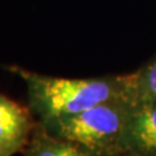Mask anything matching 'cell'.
Returning a JSON list of instances; mask_svg holds the SVG:
<instances>
[{
	"label": "cell",
	"mask_w": 156,
	"mask_h": 156,
	"mask_svg": "<svg viewBox=\"0 0 156 156\" xmlns=\"http://www.w3.org/2000/svg\"><path fill=\"white\" fill-rule=\"evenodd\" d=\"M133 104L130 99L112 100L39 122L50 133L83 146L98 156H122Z\"/></svg>",
	"instance_id": "2"
},
{
	"label": "cell",
	"mask_w": 156,
	"mask_h": 156,
	"mask_svg": "<svg viewBox=\"0 0 156 156\" xmlns=\"http://www.w3.org/2000/svg\"><path fill=\"white\" fill-rule=\"evenodd\" d=\"M23 156H98L83 146L50 133L38 121L29 142L23 148Z\"/></svg>",
	"instance_id": "5"
},
{
	"label": "cell",
	"mask_w": 156,
	"mask_h": 156,
	"mask_svg": "<svg viewBox=\"0 0 156 156\" xmlns=\"http://www.w3.org/2000/svg\"><path fill=\"white\" fill-rule=\"evenodd\" d=\"M122 156H156L155 101H134Z\"/></svg>",
	"instance_id": "4"
},
{
	"label": "cell",
	"mask_w": 156,
	"mask_h": 156,
	"mask_svg": "<svg viewBox=\"0 0 156 156\" xmlns=\"http://www.w3.org/2000/svg\"><path fill=\"white\" fill-rule=\"evenodd\" d=\"M7 69L22 80L29 108L39 121L74 115L112 100H134L129 73L94 78H61L41 74L17 65Z\"/></svg>",
	"instance_id": "1"
},
{
	"label": "cell",
	"mask_w": 156,
	"mask_h": 156,
	"mask_svg": "<svg viewBox=\"0 0 156 156\" xmlns=\"http://www.w3.org/2000/svg\"><path fill=\"white\" fill-rule=\"evenodd\" d=\"M134 101L156 103V53L136 70L129 73Z\"/></svg>",
	"instance_id": "6"
},
{
	"label": "cell",
	"mask_w": 156,
	"mask_h": 156,
	"mask_svg": "<svg viewBox=\"0 0 156 156\" xmlns=\"http://www.w3.org/2000/svg\"><path fill=\"white\" fill-rule=\"evenodd\" d=\"M30 108L0 94V156H14L29 142L35 124Z\"/></svg>",
	"instance_id": "3"
}]
</instances>
